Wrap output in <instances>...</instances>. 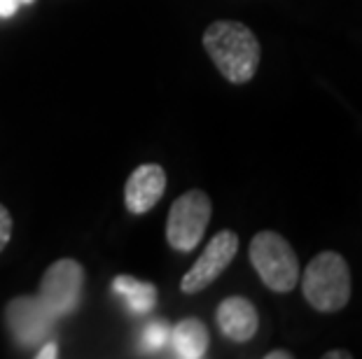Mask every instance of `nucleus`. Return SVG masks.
<instances>
[{"label": "nucleus", "mask_w": 362, "mask_h": 359, "mask_svg": "<svg viewBox=\"0 0 362 359\" xmlns=\"http://www.w3.org/2000/svg\"><path fill=\"white\" fill-rule=\"evenodd\" d=\"M204 49L227 82L245 84L255 78L262 47L257 35L241 21H213L204 30Z\"/></svg>", "instance_id": "obj_1"}, {"label": "nucleus", "mask_w": 362, "mask_h": 359, "mask_svg": "<svg viewBox=\"0 0 362 359\" xmlns=\"http://www.w3.org/2000/svg\"><path fill=\"white\" fill-rule=\"evenodd\" d=\"M302 276V294L318 312H339L351 301V269L339 252L325 250L306 264Z\"/></svg>", "instance_id": "obj_2"}, {"label": "nucleus", "mask_w": 362, "mask_h": 359, "mask_svg": "<svg viewBox=\"0 0 362 359\" xmlns=\"http://www.w3.org/2000/svg\"><path fill=\"white\" fill-rule=\"evenodd\" d=\"M250 264L259 280L276 294H288L299 282V259L281 233L259 231L250 241Z\"/></svg>", "instance_id": "obj_3"}, {"label": "nucleus", "mask_w": 362, "mask_h": 359, "mask_svg": "<svg viewBox=\"0 0 362 359\" xmlns=\"http://www.w3.org/2000/svg\"><path fill=\"white\" fill-rule=\"evenodd\" d=\"M213 203L202 189H192L178 196L168 210L166 241L175 252H192L204 241V233L211 221Z\"/></svg>", "instance_id": "obj_4"}, {"label": "nucleus", "mask_w": 362, "mask_h": 359, "mask_svg": "<svg viewBox=\"0 0 362 359\" xmlns=\"http://www.w3.org/2000/svg\"><path fill=\"white\" fill-rule=\"evenodd\" d=\"M84 289V269L75 259L54 262L40 280V301L54 320L68 317L80 305Z\"/></svg>", "instance_id": "obj_5"}, {"label": "nucleus", "mask_w": 362, "mask_h": 359, "mask_svg": "<svg viewBox=\"0 0 362 359\" xmlns=\"http://www.w3.org/2000/svg\"><path fill=\"white\" fill-rule=\"evenodd\" d=\"M238 252V236L234 231H218L208 241L202 257L197 259L194 266L185 273L180 280V292L182 294H199L204 292L208 285H213L222 273L227 271V266L234 262Z\"/></svg>", "instance_id": "obj_6"}, {"label": "nucleus", "mask_w": 362, "mask_h": 359, "mask_svg": "<svg viewBox=\"0 0 362 359\" xmlns=\"http://www.w3.org/2000/svg\"><path fill=\"white\" fill-rule=\"evenodd\" d=\"M5 320L14 341L28 348L47 339L54 322H57L52 312L45 308L40 296H17V299H12L5 308Z\"/></svg>", "instance_id": "obj_7"}, {"label": "nucleus", "mask_w": 362, "mask_h": 359, "mask_svg": "<svg viewBox=\"0 0 362 359\" xmlns=\"http://www.w3.org/2000/svg\"><path fill=\"white\" fill-rule=\"evenodd\" d=\"M166 192V171L159 164H141L124 185V205L131 215H145Z\"/></svg>", "instance_id": "obj_8"}, {"label": "nucleus", "mask_w": 362, "mask_h": 359, "mask_svg": "<svg viewBox=\"0 0 362 359\" xmlns=\"http://www.w3.org/2000/svg\"><path fill=\"white\" fill-rule=\"evenodd\" d=\"M215 320H218L222 336L234 343H248L259 329L257 308L245 296H229L222 301Z\"/></svg>", "instance_id": "obj_9"}, {"label": "nucleus", "mask_w": 362, "mask_h": 359, "mask_svg": "<svg viewBox=\"0 0 362 359\" xmlns=\"http://www.w3.org/2000/svg\"><path fill=\"white\" fill-rule=\"evenodd\" d=\"M168 346L178 359H202L208 355L211 336H208V329L202 320L185 317L171 329Z\"/></svg>", "instance_id": "obj_10"}, {"label": "nucleus", "mask_w": 362, "mask_h": 359, "mask_svg": "<svg viewBox=\"0 0 362 359\" xmlns=\"http://www.w3.org/2000/svg\"><path fill=\"white\" fill-rule=\"evenodd\" d=\"M112 292L127 303V308L134 315H148V312H152L159 296L157 287L152 282L136 280L134 276H124V273L112 280Z\"/></svg>", "instance_id": "obj_11"}, {"label": "nucleus", "mask_w": 362, "mask_h": 359, "mask_svg": "<svg viewBox=\"0 0 362 359\" xmlns=\"http://www.w3.org/2000/svg\"><path fill=\"white\" fill-rule=\"evenodd\" d=\"M168 339H171V327L166 322H152L145 327V331H143V343H145V348H150V350L166 348Z\"/></svg>", "instance_id": "obj_12"}, {"label": "nucleus", "mask_w": 362, "mask_h": 359, "mask_svg": "<svg viewBox=\"0 0 362 359\" xmlns=\"http://www.w3.org/2000/svg\"><path fill=\"white\" fill-rule=\"evenodd\" d=\"M10 238H12V215H10V210L0 203V252L7 248Z\"/></svg>", "instance_id": "obj_13"}, {"label": "nucleus", "mask_w": 362, "mask_h": 359, "mask_svg": "<svg viewBox=\"0 0 362 359\" xmlns=\"http://www.w3.org/2000/svg\"><path fill=\"white\" fill-rule=\"evenodd\" d=\"M35 0H0V19H10L14 17L21 7L33 5Z\"/></svg>", "instance_id": "obj_14"}, {"label": "nucleus", "mask_w": 362, "mask_h": 359, "mask_svg": "<svg viewBox=\"0 0 362 359\" xmlns=\"http://www.w3.org/2000/svg\"><path fill=\"white\" fill-rule=\"evenodd\" d=\"M49 357H54L57 359L59 357V348H57V343H47L40 353H37V359H49Z\"/></svg>", "instance_id": "obj_15"}, {"label": "nucleus", "mask_w": 362, "mask_h": 359, "mask_svg": "<svg viewBox=\"0 0 362 359\" xmlns=\"http://www.w3.org/2000/svg\"><path fill=\"white\" fill-rule=\"evenodd\" d=\"M353 355L349 353V350H329V353H325V359H351Z\"/></svg>", "instance_id": "obj_16"}, {"label": "nucleus", "mask_w": 362, "mask_h": 359, "mask_svg": "<svg viewBox=\"0 0 362 359\" xmlns=\"http://www.w3.org/2000/svg\"><path fill=\"white\" fill-rule=\"evenodd\" d=\"M264 359H292V353L288 350H272V353H267Z\"/></svg>", "instance_id": "obj_17"}]
</instances>
